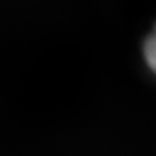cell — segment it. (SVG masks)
I'll return each instance as SVG.
<instances>
[{
    "instance_id": "obj_1",
    "label": "cell",
    "mask_w": 156,
    "mask_h": 156,
    "mask_svg": "<svg viewBox=\"0 0 156 156\" xmlns=\"http://www.w3.org/2000/svg\"><path fill=\"white\" fill-rule=\"evenodd\" d=\"M156 41H154V35H150L145 41V46H144V56H145V61L148 64V67L151 70L154 69V58H156Z\"/></svg>"
}]
</instances>
